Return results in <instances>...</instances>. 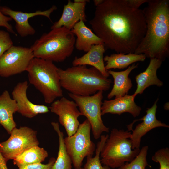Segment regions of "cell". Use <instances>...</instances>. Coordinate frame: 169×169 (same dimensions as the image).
I'll return each mask as SVG.
<instances>
[{"label": "cell", "mask_w": 169, "mask_h": 169, "mask_svg": "<svg viewBox=\"0 0 169 169\" xmlns=\"http://www.w3.org/2000/svg\"><path fill=\"white\" fill-rule=\"evenodd\" d=\"M103 1L104 0H94L93 2L95 5L97 7L102 3Z\"/></svg>", "instance_id": "33"}, {"label": "cell", "mask_w": 169, "mask_h": 169, "mask_svg": "<svg viewBox=\"0 0 169 169\" xmlns=\"http://www.w3.org/2000/svg\"><path fill=\"white\" fill-rule=\"evenodd\" d=\"M138 64H133L124 71H115L109 70L107 71L109 74L112 75L114 80L113 87L108 94L107 98L110 99L115 96L119 98L127 95L129 91L132 86L131 79L128 76L129 74L134 69L138 67Z\"/></svg>", "instance_id": "19"}, {"label": "cell", "mask_w": 169, "mask_h": 169, "mask_svg": "<svg viewBox=\"0 0 169 169\" xmlns=\"http://www.w3.org/2000/svg\"><path fill=\"white\" fill-rule=\"evenodd\" d=\"M13 45V42L9 33L0 30V57Z\"/></svg>", "instance_id": "28"}, {"label": "cell", "mask_w": 169, "mask_h": 169, "mask_svg": "<svg viewBox=\"0 0 169 169\" xmlns=\"http://www.w3.org/2000/svg\"><path fill=\"white\" fill-rule=\"evenodd\" d=\"M87 2L77 3L69 0L67 4L64 6L61 17L53 24L51 29L63 26L71 30L79 21L86 22L85 11Z\"/></svg>", "instance_id": "15"}, {"label": "cell", "mask_w": 169, "mask_h": 169, "mask_svg": "<svg viewBox=\"0 0 169 169\" xmlns=\"http://www.w3.org/2000/svg\"><path fill=\"white\" fill-rule=\"evenodd\" d=\"M62 88L69 93L82 96L92 95L110 88L112 80L93 67L78 65L64 70L58 68Z\"/></svg>", "instance_id": "3"}, {"label": "cell", "mask_w": 169, "mask_h": 169, "mask_svg": "<svg viewBox=\"0 0 169 169\" xmlns=\"http://www.w3.org/2000/svg\"><path fill=\"white\" fill-rule=\"evenodd\" d=\"M51 124L58 135L59 142L57 157L51 169H72V163L66 151L64 134L60 131L58 122H52Z\"/></svg>", "instance_id": "24"}, {"label": "cell", "mask_w": 169, "mask_h": 169, "mask_svg": "<svg viewBox=\"0 0 169 169\" xmlns=\"http://www.w3.org/2000/svg\"><path fill=\"white\" fill-rule=\"evenodd\" d=\"M17 110L15 100L11 98L8 91H4L0 95V125L9 134L17 126L13 115Z\"/></svg>", "instance_id": "20"}, {"label": "cell", "mask_w": 169, "mask_h": 169, "mask_svg": "<svg viewBox=\"0 0 169 169\" xmlns=\"http://www.w3.org/2000/svg\"><path fill=\"white\" fill-rule=\"evenodd\" d=\"M89 23L105 49L117 53H134L146 30L142 10L130 8L125 0H104Z\"/></svg>", "instance_id": "1"}, {"label": "cell", "mask_w": 169, "mask_h": 169, "mask_svg": "<svg viewBox=\"0 0 169 169\" xmlns=\"http://www.w3.org/2000/svg\"><path fill=\"white\" fill-rule=\"evenodd\" d=\"M142 10L145 35L134 53L162 62L169 56V0H149Z\"/></svg>", "instance_id": "2"}, {"label": "cell", "mask_w": 169, "mask_h": 169, "mask_svg": "<svg viewBox=\"0 0 169 169\" xmlns=\"http://www.w3.org/2000/svg\"><path fill=\"white\" fill-rule=\"evenodd\" d=\"M7 162L0 152V169H8L7 166Z\"/></svg>", "instance_id": "32"}, {"label": "cell", "mask_w": 169, "mask_h": 169, "mask_svg": "<svg viewBox=\"0 0 169 169\" xmlns=\"http://www.w3.org/2000/svg\"><path fill=\"white\" fill-rule=\"evenodd\" d=\"M105 48L103 43L93 45L86 54L80 57H75L72 62L73 66L89 65L98 70L105 77L110 75L105 69L103 55Z\"/></svg>", "instance_id": "18"}, {"label": "cell", "mask_w": 169, "mask_h": 169, "mask_svg": "<svg viewBox=\"0 0 169 169\" xmlns=\"http://www.w3.org/2000/svg\"><path fill=\"white\" fill-rule=\"evenodd\" d=\"M76 103L63 96L52 102L50 111L59 116L60 124L65 128L68 136L74 134L79 125L78 118L82 115Z\"/></svg>", "instance_id": "11"}, {"label": "cell", "mask_w": 169, "mask_h": 169, "mask_svg": "<svg viewBox=\"0 0 169 169\" xmlns=\"http://www.w3.org/2000/svg\"><path fill=\"white\" fill-rule=\"evenodd\" d=\"M56 160L54 158H50L46 164L36 163L25 166L18 169H51Z\"/></svg>", "instance_id": "29"}, {"label": "cell", "mask_w": 169, "mask_h": 169, "mask_svg": "<svg viewBox=\"0 0 169 169\" xmlns=\"http://www.w3.org/2000/svg\"><path fill=\"white\" fill-rule=\"evenodd\" d=\"M135 98L132 95H127L113 100H104L101 108L102 115L108 113L120 115L123 113L127 112L131 114L134 117L138 116L141 108L135 102Z\"/></svg>", "instance_id": "16"}, {"label": "cell", "mask_w": 169, "mask_h": 169, "mask_svg": "<svg viewBox=\"0 0 169 169\" xmlns=\"http://www.w3.org/2000/svg\"><path fill=\"white\" fill-rule=\"evenodd\" d=\"M143 54H137L124 53L113 54L110 55H106L104 57V62L106 64L105 69L107 71L112 69H122L127 68L129 66L135 62L144 61L146 58Z\"/></svg>", "instance_id": "22"}, {"label": "cell", "mask_w": 169, "mask_h": 169, "mask_svg": "<svg viewBox=\"0 0 169 169\" xmlns=\"http://www.w3.org/2000/svg\"></svg>", "instance_id": "36"}, {"label": "cell", "mask_w": 169, "mask_h": 169, "mask_svg": "<svg viewBox=\"0 0 169 169\" xmlns=\"http://www.w3.org/2000/svg\"><path fill=\"white\" fill-rule=\"evenodd\" d=\"M109 135H101L100 140L96 145L95 156L87 157L86 162L81 169H111L109 167L102 165L100 160V153Z\"/></svg>", "instance_id": "25"}, {"label": "cell", "mask_w": 169, "mask_h": 169, "mask_svg": "<svg viewBox=\"0 0 169 169\" xmlns=\"http://www.w3.org/2000/svg\"><path fill=\"white\" fill-rule=\"evenodd\" d=\"M131 134L128 130H112L100 152L102 164L111 168H118L136 157L140 149H132Z\"/></svg>", "instance_id": "6"}, {"label": "cell", "mask_w": 169, "mask_h": 169, "mask_svg": "<svg viewBox=\"0 0 169 169\" xmlns=\"http://www.w3.org/2000/svg\"><path fill=\"white\" fill-rule=\"evenodd\" d=\"M37 133L36 131L27 126L14 128L8 139L0 142V152L6 161L13 160L28 149L38 146Z\"/></svg>", "instance_id": "9"}, {"label": "cell", "mask_w": 169, "mask_h": 169, "mask_svg": "<svg viewBox=\"0 0 169 169\" xmlns=\"http://www.w3.org/2000/svg\"><path fill=\"white\" fill-rule=\"evenodd\" d=\"M75 40L71 31L63 26L44 33L30 48L34 58L61 62L72 55Z\"/></svg>", "instance_id": "4"}, {"label": "cell", "mask_w": 169, "mask_h": 169, "mask_svg": "<svg viewBox=\"0 0 169 169\" xmlns=\"http://www.w3.org/2000/svg\"><path fill=\"white\" fill-rule=\"evenodd\" d=\"M58 68L52 62L34 57L27 69L30 83L42 94L46 103L63 96Z\"/></svg>", "instance_id": "5"}, {"label": "cell", "mask_w": 169, "mask_h": 169, "mask_svg": "<svg viewBox=\"0 0 169 169\" xmlns=\"http://www.w3.org/2000/svg\"><path fill=\"white\" fill-rule=\"evenodd\" d=\"M28 87L27 81L18 83L14 87L12 93L13 99L18 106L17 112L27 118H33L39 114L48 112L49 109L44 105L33 103L28 99L27 90Z\"/></svg>", "instance_id": "13"}, {"label": "cell", "mask_w": 169, "mask_h": 169, "mask_svg": "<svg viewBox=\"0 0 169 169\" xmlns=\"http://www.w3.org/2000/svg\"><path fill=\"white\" fill-rule=\"evenodd\" d=\"M34 58L30 48L12 45L0 57V76L8 77L26 71Z\"/></svg>", "instance_id": "10"}, {"label": "cell", "mask_w": 169, "mask_h": 169, "mask_svg": "<svg viewBox=\"0 0 169 169\" xmlns=\"http://www.w3.org/2000/svg\"><path fill=\"white\" fill-rule=\"evenodd\" d=\"M159 99H157L153 106L147 108L146 114L142 118L136 120V121L142 120L132 131L130 139L132 143V149L140 148L142 137L151 130L158 127L169 128L168 125L158 120L156 117L157 106V103Z\"/></svg>", "instance_id": "14"}, {"label": "cell", "mask_w": 169, "mask_h": 169, "mask_svg": "<svg viewBox=\"0 0 169 169\" xmlns=\"http://www.w3.org/2000/svg\"><path fill=\"white\" fill-rule=\"evenodd\" d=\"M3 13L8 16L16 22L15 28L17 32L22 37L33 35L35 33L34 29L29 24L28 20L31 18L36 16H45L51 20V14L57 9L55 5L52 6L49 9L45 10H37L30 13L13 10L6 6L0 7Z\"/></svg>", "instance_id": "12"}, {"label": "cell", "mask_w": 169, "mask_h": 169, "mask_svg": "<svg viewBox=\"0 0 169 169\" xmlns=\"http://www.w3.org/2000/svg\"><path fill=\"white\" fill-rule=\"evenodd\" d=\"M91 126L87 119L80 123L73 135L64 138L66 151L75 169H81L84 158L93 156L95 144L91 139Z\"/></svg>", "instance_id": "7"}, {"label": "cell", "mask_w": 169, "mask_h": 169, "mask_svg": "<svg viewBox=\"0 0 169 169\" xmlns=\"http://www.w3.org/2000/svg\"><path fill=\"white\" fill-rule=\"evenodd\" d=\"M148 150V146L143 147L133 160L130 162H126L118 169H146L147 166L150 167L146 159Z\"/></svg>", "instance_id": "26"}, {"label": "cell", "mask_w": 169, "mask_h": 169, "mask_svg": "<svg viewBox=\"0 0 169 169\" xmlns=\"http://www.w3.org/2000/svg\"><path fill=\"white\" fill-rule=\"evenodd\" d=\"M103 94L102 90L88 96L68 93L69 97L77 105L82 115L85 116L90 123L93 136L95 139L100 138L103 132H109V130L103 123L101 118Z\"/></svg>", "instance_id": "8"}, {"label": "cell", "mask_w": 169, "mask_h": 169, "mask_svg": "<svg viewBox=\"0 0 169 169\" xmlns=\"http://www.w3.org/2000/svg\"><path fill=\"white\" fill-rule=\"evenodd\" d=\"M71 31L77 37L75 46L79 50L87 52L93 45L103 43L83 21L78 22Z\"/></svg>", "instance_id": "21"}, {"label": "cell", "mask_w": 169, "mask_h": 169, "mask_svg": "<svg viewBox=\"0 0 169 169\" xmlns=\"http://www.w3.org/2000/svg\"><path fill=\"white\" fill-rule=\"evenodd\" d=\"M126 4L130 8L137 9L143 4L148 3L149 0H125Z\"/></svg>", "instance_id": "31"}, {"label": "cell", "mask_w": 169, "mask_h": 169, "mask_svg": "<svg viewBox=\"0 0 169 169\" xmlns=\"http://www.w3.org/2000/svg\"><path fill=\"white\" fill-rule=\"evenodd\" d=\"M162 62L156 58H150L149 64L146 70L135 77L137 85L136 90L132 95L134 97L138 94H141L145 89L151 85H156L159 87L163 85V82L158 78L156 74Z\"/></svg>", "instance_id": "17"}, {"label": "cell", "mask_w": 169, "mask_h": 169, "mask_svg": "<svg viewBox=\"0 0 169 169\" xmlns=\"http://www.w3.org/2000/svg\"><path fill=\"white\" fill-rule=\"evenodd\" d=\"M89 0H74V2L77 3H81L84 2H89Z\"/></svg>", "instance_id": "34"}, {"label": "cell", "mask_w": 169, "mask_h": 169, "mask_svg": "<svg viewBox=\"0 0 169 169\" xmlns=\"http://www.w3.org/2000/svg\"><path fill=\"white\" fill-rule=\"evenodd\" d=\"M164 108L165 110H169V102H167L164 105Z\"/></svg>", "instance_id": "35"}, {"label": "cell", "mask_w": 169, "mask_h": 169, "mask_svg": "<svg viewBox=\"0 0 169 169\" xmlns=\"http://www.w3.org/2000/svg\"><path fill=\"white\" fill-rule=\"evenodd\" d=\"M47 151L38 146L24 151L13 160V164L18 167L28 165L41 163L48 157Z\"/></svg>", "instance_id": "23"}, {"label": "cell", "mask_w": 169, "mask_h": 169, "mask_svg": "<svg viewBox=\"0 0 169 169\" xmlns=\"http://www.w3.org/2000/svg\"><path fill=\"white\" fill-rule=\"evenodd\" d=\"M152 159L159 163L160 169H169V148H163L157 150L152 156Z\"/></svg>", "instance_id": "27"}, {"label": "cell", "mask_w": 169, "mask_h": 169, "mask_svg": "<svg viewBox=\"0 0 169 169\" xmlns=\"http://www.w3.org/2000/svg\"><path fill=\"white\" fill-rule=\"evenodd\" d=\"M12 19L10 17L3 14L0 8V26L5 28L8 31L16 36L17 34L13 30L12 26L8 23Z\"/></svg>", "instance_id": "30"}]
</instances>
